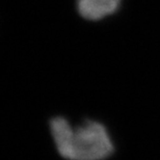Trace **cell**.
Segmentation results:
<instances>
[{"mask_svg": "<svg viewBox=\"0 0 160 160\" xmlns=\"http://www.w3.org/2000/svg\"><path fill=\"white\" fill-rule=\"evenodd\" d=\"M50 132L57 152L65 159L104 160L113 152L108 131L99 122L86 121L74 127L65 118H54Z\"/></svg>", "mask_w": 160, "mask_h": 160, "instance_id": "6da1fadb", "label": "cell"}, {"mask_svg": "<svg viewBox=\"0 0 160 160\" xmlns=\"http://www.w3.org/2000/svg\"><path fill=\"white\" fill-rule=\"evenodd\" d=\"M121 0H78L79 14L86 20H101L119 8Z\"/></svg>", "mask_w": 160, "mask_h": 160, "instance_id": "7a4b0ae2", "label": "cell"}]
</instances>
